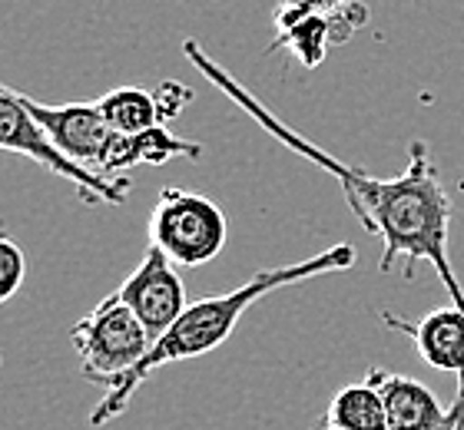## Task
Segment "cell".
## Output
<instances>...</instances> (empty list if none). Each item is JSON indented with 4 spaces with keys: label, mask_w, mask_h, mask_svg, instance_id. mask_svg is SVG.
<instances>
[{
    "label": "cell",
    "mask_w": 464,
    "mask_h": 430,
    "mask_svg": "<svg viewBox=\"0 0 464 430\" xmlns=\"http://www.w3.org/2000/svg\"><path fill=\"white\" fill-rule=\"evenodd\" d=\"M183 53L196 63V70L203 73L209 83H216L229 96L232 103L242 106L256 123L272 133L279 143H285L292 153H299L302 159L315 163L325 169L332 179L339 182L345 192L348 209L355 212V219L365 225V232L382 239V272H392L395 262H405V275L411 278L415 262H428L435 268L441 285L451 295V305L464 308V288L455 275L451 255H448V232H451V199L445 192V182L438 176L428 146L421 139L411 143L408 149V169L398 172L395 179H375L358 166H345L332 153H325L322 146L305 139L302 133L289 129L279 116L266 110L256 96L246 90L236 77H229L209 53H206L196 40H186Z\"/></svg>",
    "instance_id": "1"
},
{
    "label": "cell",
    "mask_w": 464,
    "mask_h": 430,
    "mask_svg": "<svg viewBox=\"0 0 464 430\" xmlns=\"http://www.w3.org/2000/svg\"><path fill=\"white\" fill-rule=\"evenodd\" d=\"M352 265H355V249H352V245H332V249L315 252V255L302 258V262H289V265L256 272L249 282H242L239 288H232L226 295H213V298H203V301L186 305L183 315L176 318L173 325L150 344V351H146L143 361L136 364L126 377H120L116 384L103 387V401L93 407L90 424H93V427H103V424L113 421L116 414H123L130 397L140 391V384L153 371H160L166 364L189 361V358H199V354H206V351H216V348L236 331L242 315H246L259 298L272 295L276 288L299 285V282L332 275V272H345V268H352Z\"/></svg>",
    "instance_id": "2"
},
{
    "label": "cell",
    "mask_w": 464,
    "mask_h": 430,
    "mask_svg": "<svg viewBox=\"0 0 464 430\" xmlns=\"http://www.w3.org/2000/svg\"><path fill=\"white\" fill-rule=\"evenodd\" d=\"M70 341L77 348L87 381L110 387L143 361L153 338L143 328V321L133 315V308L113 291L87 318H80L70 328Z\"/></svg>",
    "instance_id": "3"
},
{
    "label": "cell",
    "mask_w": 464,
    "mask_h": 430,
    "mask_svg": "<svg viewBox=\"0 0 464 430\" xmlns=\"http://www.w3.org/2000/svg\"><path fill=\"white\" fill-rule=\"evenodd\" d=\"M146 232H150V245L166 252L176 265L199 268L223 252L229 225L213 199L169 186L160 192Z\"/></svg>",
    "instance_id": "4"
},
{
    "label": "cell",
    "mask_w": 464,
    "mask_h": 430,
    "mask_svg": "<svg viewBox=\"0 0 464 430\" xmlns=\"http://www.w3.org/2000/svg\"><path fill=\"white\" fill-rule=\"evenodd\" d=\"M0 149L24 156L30 163L60 176V179H67L70 186H77V192L87 202H107V205H123L126 202L130 179H123V176L107 179V176H97L83 166L70 163L67 156L57 149V143L40 129L34 113L24 106L20 90H10L4 83H0Z\"/></svg>",
    "instance_id": "5"
},
{
    "label": "cell",
    "mask_w": 464,
    "mask_h": 430,
    "mask_svg": "<svg viewBox=\"0 0 464 430\" xmlns=\"http://www.w3.org/2000/svg\"><path fill=\"white\" fill-rule=\"evenodd\" d=\"M116 295L133 308V315L143 321L153 341L183 315L186 308V288L179 272H176V262L153 245L146 249L143 262L130 272V278L116 288Z\"/></svg>",
    "instance_id": "6"
},
{
    "label": "cell",
    "mask_w": 464,
    "mask_h": 430,
    "mask_svg": "<svg viewBox=\"0 0 464 430\" xmlns=\"http://www.w3.org/2000/svg\"><path fill=\"white\" fill-rule=\"evenodd\" d=\"M382 321L411 338L418 354L431 368L458 374V381H461L458 391H464V308H438V311L425 315L421 321H405V318H395L385 311Z\"/></svg>",
    "instance_id": "7"
},
{
    "label": "cell",
    "mask_w": 464,
    "mask_h": 430,
    "mask_svg": "<svg viewBox=\"0 0 464 430\" xmlns=\"http://www.w3.org/2000/svg\"><path fill=\"white\" fill-rule=\"evenodd\" d=\"M97 106L103 119L123 136H136L153 129V126H163V110H160L156 90H146V86H116V90L100 96Z\"/></svg>",
    "instance_id": "8"
},
{
    "label": "cell",
    "mask_w": 464,
    "mask_h": 430,
    "mask_svg": "<svg viewBox=\"0 0 464 430\" xmlns=\"http://www.w3.org/2000/svg\"><path fill=\"white\" fill-rule=\"evenodd\" d=\"M325 424L339 430H388L385 401L372 381L345 384L329 404Z\"/></svg>",
    "instance_id": "9"
},
{
    "label": "cell",
    "mask_w": 464,
    "mask_h": 430,
    "mask_svg": "<svg viewBox=\"0 0 464 430\" xmlns=\"http://www.w3.org/2000/svg\"><path fill=\"white\" fill-rule=\"evenodd\" d=\"M24 278H27V252L7 232H0V305H7L17 295Z\"/></svg>",
    "instance_id": "10"
},
{
    "label": "cell",
    "mask_w": 464,
    "mask_h": 430,
    "mask_svg": "<svg viewBox=\"0 0 464 430\" xmlns=\"http://www.w3.org/2000/svg\"><path fill=\"white\" fill-rule=\"evenodd\" d=\"M156 100H160V110H163V123H169V119H176V116L183 113L186 103L193 100V93L186 86L166 80L163 86H156Z\"/></svg>",
    "instance_id": "11"
},
{
    "label": "cell",
    "mask_w": 464,
    "mask_h": 430,
    "mask_svg": "<svg viewBox=\"0 0 464 430\" xmlns=\"http://www.w3.org/2000/svg\"><path fill=\"white\" fill-rule=\"evenodd\" d=\"M322 430H339V427H329V424H325V427H322Z\"/></svg>",
    "instance_id": "12"
}]
</instances>
